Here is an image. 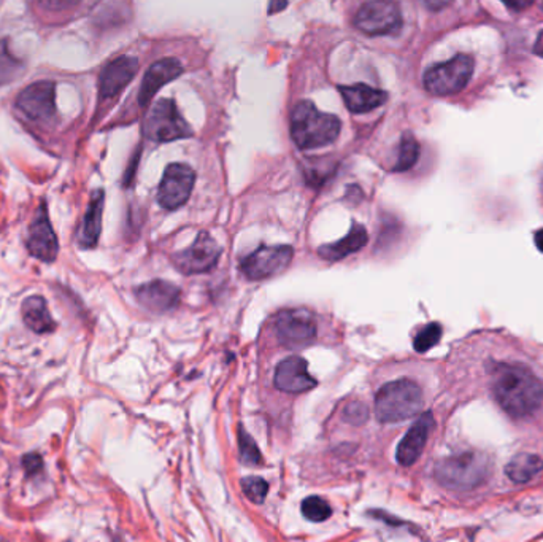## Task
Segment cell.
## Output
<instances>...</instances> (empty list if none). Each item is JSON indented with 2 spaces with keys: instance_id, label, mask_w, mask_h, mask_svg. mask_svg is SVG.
I'll return each instance as SVG.
<instances>
[{
  "instance_id": "5b68a950",
  "label": "cell",
  "mask_w": 543,
  "mask_h": 542,
  "mask_svg": "<svg viewBox=\"0 0 543 542\" xmlns=\"http://www.w3.org/2000/svg\"><path fill=\"white\" fill-rule=\"evenodd\" d=\"M474 73L471 56L458 55L450 61L437 64L424 73V86L434 96H452L463 91Z\"/></svg>"
},
{
  "instance_id": "1f68e13d",
  "label": "cell",
  "mask_w": 543,
  "mask_h": 542,
  "mask_svg": "<svg viewBox=\"0 0 543 542\" xmlns=\"http://www.w3.org/2000/svg\"><path fill=\"white\" fill-rule=\"evenodd\" d=\"M38 2L49 12H66L69 8L77 5L80 0H38Z\"/></svg>"
},
{
  "instance_id": "8d00e7d4",
  "label": "cell",
  "mask_w": 543,
  "mask_h": 542,
  "mask_svg": "<svg viewBox=\"0 0 543 542\" xmlns=\"http://www.w3.org/2000/svg\"><path fill=\"white\" fill-rule=\"evenodd\" d=\"M536 53L543 56V31L538 36V42H536Z\"/></svg>"
},
{
  "instance_id": "4fadbf2b",
  "label": "cell",
  "mask_w": 543,
  "mask_h": 542,
  "mask_svg": "<svg viewBox=\"0 0 543 542\" xmlns=\"http://www.w3.org/2000/svg\"><path fill=\"white\" fill-rule=\"evenodd\" d=\"M26 247L30 255L43 262H53L59 253V242L56 238L55 229L49 221L48 210L45 202L37 210L36 217L29 226V236L26 240Z\"/></svg>"
},
{
  "instance_id": "e0dca14e",
  "label": "cell",
  "mask_w": 543,
  "mask_h": 542,
  "mask_svg": "<svg viewBox=\"0 0 543 542\" xmlns=\"http://www.w3.org/2000/svg\"><path fill=\"white\" fill-rule=\"evenodd\" d=\"M432 427H434V417L431 412L422 414L413 423V427L409 430V433L405 434L404 439L398 445L396 458H398L399 464L407 468V466L417 463L418 458L421 457L422 451L426 447Z\"/></svg>"
},
{
  "instance_id": "ac0fdd59",
  "label": "cell",
  "mask_w": 543,
  "mask_h": 542,
  "mask_svg": "<svg viewBox=\"0 0 543 542\" xmlns=\"http://www.w3.org/2000/svg\"><path fill=\"white\" fill-rule=\"evenodd\" d=\"M183 73V66L180 61H176L174 58H165L161 61L154 62L145 73V79L142 81L139 92L140 105L150 104L151 99L154 98L164 85H167L170 81L178 79Z\"/></svg>"
},
{
  "instance_id": "8fae6325",
  "label": "cell",
  "mask_w": 543,
  "mask_h": 542,
  "mask_svg": "<svg viewBox=\"0 0 543 542\" xmlns=\"http://www.w3.org/2000/svg\"><path fill=\"white\" fill-rule=\"evenodd\" d=\"M196 174L186 165L174 163L167 165L157 189V202L165 210H176L186 204L193 193Z\"/></svg>"
},
{
  "instance_id": "603a6c76",
  "label": "cell",
  "mask_w": 543,
  "mask_h": 542,
  "mask_svg": "<svg viewBox=\"0 0 543 542\" xmlns=\"http://www.w3.org/2000/svg\"><path fill=\"white\" fill-rule=\"evenodd\" d=\"M542 470V458L532 453H518L510 460L506 473L515 484H523L531 481L532 477H536Z\"/></svg>"
},
{
  "instance_id": "ffe728a7",
  "label": "cell",
  "mask_w": 543,
  "mask_h": 542,
  "mask_svg": "<svg viewBox=\"0 0 543 542\" xmlns=\"http://www.w3.org/2000/svg\"><path fill=\"white\" fill-rule=\"evenodd\" d=\"M105 195L102 189H97L90 196V206L86 208L85 217L81 221L79 231V244L83 249H94L101 232H102V214Z\"/></svg>"
},
{
  "instance_id": "2e32d148",
  "label": "cell",
  "mask_w": 543,
  "mask_h": 542,
  "mask_svg": "<svg viewBox=\"0 0 543 542\" xmlns=\"http://www.w3.org/2000/svg\"><path fill=\"white\" fill-rule=\"evenodd\" d=\"M139 70V61L131 56H121L103 69L99 79L101 98L112 99L126 88Z\"/></svg>"
},
{
  "instance_id": "83f0119b",
  "label": "cell",
  "mask_w": 543,
  "mask_h": 542,
  "mask_svg": "<svg viewBox=\"0 0 543 542\" xmlns=\"http://www.w3.org/2000/svg\"><path fill=\"white\" fill-rule=\"evenodd\" d=\"M442 333H443V329H442L441 324H429L428 326H424L418 333L415 341H413V348L417 350L418 354H426L428 350H431V348L439 344Z\"/></svg>"
},
{
  "instance_id": "d6986e66",
  "label": "cell",
  "mask_w": 543,
  "mask_h": 542,
  "mask_svg": "<svg viewBox=\"0 0 543 542\" xmlns=\"http://www.w3.org/2000/svg\"><path fill=\"white\" fill-rule=\"evenodd\" d=\"M338 91L344 98L346 109L353 113H367L387 102L388 94L372 86L357 83V85L340 86Z\"/></svg>"
},
{
  "instance_id": "d590c367",
  "label": "cell",
  "mask_w": 543,
  "mask_h": 542,
  "mask_svg": "<svg viewBox=\"0 0 543 542\" xmlns=\"http://www.w3.org/2000/svg\"><path fill=\"white\" fill-rule=\"evenodd\" d=\"M534 242H536V247H538V250L542 251L543 253V229L536 232V236H534Z\"/></svg>"
},
{
  "instance_id": "8992f818",
  "label": "cell",
  "mask_w": 543,
  "mask_h": 542,
  "mask_svg": "<svg viewBox=\"0 0 543 542\" xmlns=\"http://www.w3.org/2000/svg\"><path fill=\"white\" fill-rule=\"evenodd\" d=\"M144 133L154 142L178 141L193 134L189 124L176 109V102L169 99H161L151 107L144 122Z\"/></svg>"
},
{
  "instance_id": "30bf717a",
  "label": "cell",
  "mask_w": 543,
  "mask_h": 542,
  "mask_svg": "<svg viewBox=\"0 0 543 542\" xmlns=\"http://www.w3.org/2000/svg\"><path fill=\"white\" fill-rule=\"evenodd\" d=\"M223 250L217 240L206 231L199 232L193 244L172 256V261L181 274H206L218 264Z\"/></svg>"
},
{
  "instance_id": "f546056e",
  "label": "cell",
  "mask_w": 543,
  "mask_h": 542,
  "mask_svg": "<svg viewBox=\"0 0 543 542\" xmlns=\"http://www.w3.org/2000/svg\"><path fill=\"white\" fill-rule=\"evenodd\" d=\"M345 420L351 423V425H364L368 419V408L362 402H350L344 410Z\"/></svg>"
},
{
  "instance_id": "7c38bea8",
  "label": "cell",
  "mask_w": 543,
  "mask_h": 542,
  "mask_svg": "<svg viewBox=\"0 0 543 542\" xmlns=\"http://www.w3.org/2000/svg\"><path fill=\"white\" fill-rule=\"evenodd\" d=\"M16 107L32 122H48L56 112L55 83L43 80L26 86L16 98Z\"/></svg>"
},
{
  "instance_id": "6da1fadb",
  "label": "cell",
  "mask_w": 543,
  "mask_h": 542,
  "mask_svg": "<svg viewBox=\"0 0 543 542\" xmlns=\"http://www.w3.org/2000/svg\"><path fill=\"white\" fill-rule=\"evenodd\" d=\"M489 376L495 402L513 419H525L542 408L543 382L527 366L495 363Z\"/></svg>"
},
{
  "instance_id": "9c48e42d",
  "label": "cell",
  "mask_w": 543,
  "mask_h": 542,
  "mask_svg": "<svg viewBox=\"0 0 543 542\" xmlns=\"http://www.w3.org/2000/svg\"><path fill=\"white\" fill-rule=\"evenodd\" d=\"M355 25L367 36H387L400 29L402 15L394 0H368L359 8Z\"/></svg>"
},
{
  "instance_id": "cb8c5ba5",
  "label": "cell",
  "mask_w": 543,
  "mask_h": 542,
  "mask_svg": "<svg viewBox=\"0 0 543 542\" xmlns=\"http://www.w3.org/2000/svg\"><path fill=\"white\" fill-rule=\"evenodd\" d=\"M420 158V143L411 134L402 135V141L399 145L398 161L392 167L394 172H405L417 165Z\"/></svg>"
},
{
  "instance_id": "7a4b0ae2",
  "label": "cell",
  "mask_w": 543,
  "mask_h": 542,
  "mask_svg": "<svg viewBox=\"0 0 543 542\" xmlns=\"http://www.w3.org/2000/svg\"><path fill=\"white\" fill-rule=\"evenodd\" d=\"M337 116L323 113L312 102H301L291 116V137L301 150L329 145L340 134Z\"/></svg>"
},
{
  "instance_id": "9a60e30c",
  "label": "cell",
  "mask_w": 543,
  "mask_h": 542,
  "mask_svg": "<svg viewBox=\"0 0 543 542\" xmlns=\"http://www.w3.org/2000/svg\"><path fill=\"white\" fill-rule=\"evenodd\" d=\"M273 382L278 390L286 391V393H305V391L314 390L318 384L310 376L307 361L302 356H290L282 361L275 369Z\"/></svg>"
},
{
  "instance_id": "277c9868",
  "label": "cell",
  "mask_w": 543,
  "mask_h": 542,
  "mask_svg": "<svg viewBox=\"0 0 543 542\" xmlns=\"http://www.w3.org/2000/svg\"><path fill=\"white\" fill-rule=\"evenodd\" d=\"M491 473V462L480 452H461L443 458L435 468V477L443 487L472 490L482 485Z\"/></svg>"
},
{
  "instance_id": "44dd1931",
  "label": "cell",
  "mask_w": 543,
  "mask_h": 542,
  "mask_svg": "<svg viewBox=\"0 0 543 542\" xmlns=\"http://www.w3.org/2000/svg\"><path fill=\"white\" fill-rule=\"evenodd\" d=\"M368 236L364 226L359 223H353L350 232L342 240L334 244L321 245L318 249V255L326 261H340L346 256L353 255L362 250L367 245Z\"/></svg>"
},
{
  "instance_id": "d6a6232c",
  "label": "cell",
  "mask_w": 543,
  "mask_h": 542,
  "mask_svg": "<svg viewBox=\"0 0 543 542\" xmlns=\"http://www.w3.org/2000/svg\"><path fill=\"white\" fill-rule=\"evenodd\" d=\"M422 2H424V5L428 6V8L437 12V10H442V8L450 5L452 0H422Z\"/></svg>"
},
{
  "instance_id": "836d02e7",
  "label": "cell",
  "mask_w": 543,
  "mask_h": 542,
  "mask_svg": "<svg viewBox=\"0 0 543 542\" xmlns=\"http://www.w3.org/2000/svg\"><path fill=\"white\" fill-rule=\"evenodd\" d=\"M508 6H512L515 10H523L526 6L534 4V0H504Z\"/></svg>"
},
{
  "instance_id": "484cf974",
  "label": "cell",
  "mask_w": 543,
  "mask_h": 542,
  "mask_svg": "<svg viewBox=\"0 0 543 542\" xmlns=\"http://www.w3.org/2000/svg\"><path fill=\"white\" fill-rule=\"evenodd\" d=\"M302 514L310 522L320 524V522H325V520L331 517L332 507L321 496H308V498L302 501Z\"/></svg>"
},
{
  "instance_id": "52a82bcc",
  "label": "cell",
  "mask_w": 543,
  "mask_h": 542,
  "mask_svg": "<svg viewBox=\"0 0 543 542\" xmlns=\"http://www.w3.org/2000/svg\"><path fill=\"white\" fill-rule=\"evenodd\" d=\"M294 250L290 245L260 247L241 261L240 269L248 281H266L282 274L293 261Z\"/></svg>"
},
{
  "instance_id": "d4e9b609",
  "label": "cell",
  "mask_w": 543,
  "mask_h": 542,
  "mask_svg": "<svg viewBox=\"0 0 543 542\" xmlns=\"http://www.w3.org/2000/svg\"><path fill=\"white\" fill-rule=\"evenodd\" d=\"M23 70V64L18 61L8 48L5 40H0V86L10 83Z\"/></svg>"
},
{
  "instance_id": "7402d4cb",
  "label": "cell",
  "mask_w": 543,
  "mask_h": 542,
  "mask_svg": "<svg viewBox=\"0 0 543 542\" xmlns=\"http://www.w3.org/2000/svg\"><path fill=\"white\" fill-rule=\"evenodd\" d=\"M23 320L27 328L37 335H48L56 329V322L51 317L48 305L43 296H29L21 305Z\"/></svg>"
},
{
  "instance_id": "ba28073f",
  "label": "cell",
  "mask_w": 543,
  "mask_h": 542,
  "mask_svg": "<svg viewBox=\"0 0 543 542\" xmlns=\"http://www.w3.org/2000/svg\"><path fill=\"white\" fill-rule=\"evenodd\" d=\"M278 341L286 348L307 347L316 337V322L307 309H288L273 320Z\"/></svg>"
},
{
  "instance_id": "3957f363",
  "label": "cell",
  "mask_w": 543,
  "mask_h": 542,
  "mask_svg": "<svg viewBox=\"0 0 543 542\" xmlns=\"http://www.w3.org/2000/svg\"><path fill=\"white\" fill-rule=\"evenodd\" d=\"M422 391L410 378H399L383 385L375 397V415L381 423H398L420 414Z\"/></svg>"
},
{
  "instance_id": "f1b7e54d",
  "label": "cell",
  "mask_w": 543,
  "mask_h": 542,
  "mask_svg": "<svg viewBox=\"0 0 543 542\" xmlns=\"http://www.w3.org/2000/svg\"><path fill=\"white\" fill-rule=\"evenodd\" d=\"M239 447H240V460L243 463L250 466H258L262 463V455L258 445L243 428L239 430Z\"/></svg>"
},
{
  "instance_id": "5bb4252c",
  "label": "cell",
  "mask_w": 543,
  "mask_h": 542,
  "mask_svg": "<svg viewBox=\"0 0 543 542\" xmlns=\"http://www.w3.org/2000/svg\"><path fill=\"white\" fill-rule=\"evenodd\" d=\"M135 299L142 307L154 314L174 311L180 304V288L165 281H153L135 290Z\"/></svg>"
},
{
  "instance_id": "e575fe53",
  "label": "cell",
  "mask_w": 543,
  "mask_h": 542,
  "mask_svg": "<svg viewBox=\"0 0 543 542\" xmlns=\"http://www.w3.org/2000/svg\"><path fill=\"white\" fill-rule=\"evenodd\" d=\"M286 5V0H272L271 8H269V13H277Z\"/></svg>"
},
{
  "instance_id": "4dcf8cb0",
  "label": "cell",
  "mask_w": 543,
  "mask_h": 542,
  "mask_svg": "<svg viewBox=\"0 0 543 542\" xmlns=\"http://www.w3.org/2000/svg\"><path fill=\"white\" fill-rule=\"evenodd\" d=\"M23 466H25L26 474L34 475L43 470V460L38 453H27L23 458Z\"/></svg>"
},
{
  "instance_id": "4316f807",
  "label": "cell",
  "mask_w": 543,
  "mask_h": 542,
  "mask_svg": "<svg viewBox=\"0 0 543 542\" xmlns=\"http://www.w3.org/2000/svg\"><path fill=\"white\" fill-rule=\"evenodd\" d=\"M241 490L251 503L262 505L266 500L267 494H269V484L262 477H256V475L243 477L241 479Z\"/></svg>"
}]
</instances>
